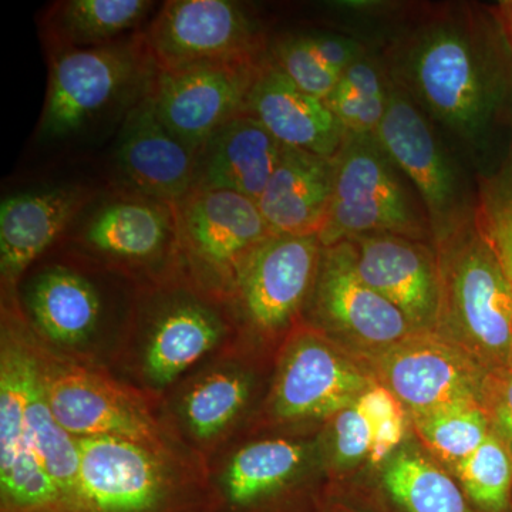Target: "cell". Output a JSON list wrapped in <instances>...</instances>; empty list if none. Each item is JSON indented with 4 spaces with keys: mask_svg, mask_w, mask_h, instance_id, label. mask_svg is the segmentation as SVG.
I'll return each instance as SVG.
<instances>
[{
    "mask_svg": "<svg viewBox=\"0 0 512 512\" xmlns=\"http://www.w3.org/2000/svg\"><path fill=\"white\" fill-rule=\"evenodd\" d=\"M306 36L320 59L340 76L367 53L365 45L352 37L335 33H311Z\"/></svg>",
    "mask_w": 512,
    "mask_h": 512,
    "instance_id": "cell-37",
    "label": "cell"
},
{
    "mask_svg": "<svg viewBox=\"0 0 512 512\" xmlns=\"http://www.w3.org/2000/svg\"><path fill=\"white\" fill-rule=\"evenodd\" d=\"M332 456L339 467H348L369 458L373 430L357 403L332 417Z\"/></svg>",
    "mask_w": 512,
    "mask_h": 512,
    "instance_id": "cell-35",
    "label": "cell"
},
{
    "mask_svg": "<svg viewBox=\"0 0 512 512\" xmlns=\"http://www.w3.org/2000/svg\"><path fill=\"white\" fill-rule=\"evenodd\" d=\"M247 114L285 147L335 158L348 131L325 101L303 92L272 60L261 64L249 90Z\"/></svg>",
    "mask_w": 512,
    "mask_h": 512,
    "instance_id": "cell-24",
    "label": "cell"
},
{
    "mask_svg": "<svg viewBox=\"0 0 512 512\" xmlns=\"http://www.w3.org/2000/svg\"><path fill=\"white\" fill-rule=\"evenodd\" d=\"M143 33L160 72L262 62L271 52L259 19L234 0H168Z\"/></svg>",
    "mask_w": 512,
    "mask_h": 512,
    "instance_id": "cell-15",
    "label": "cell"
},
{
    "mask_svg": "<svg viewBox=\"0 0 512 512\" xmlns=\"http://www.w3.org/2000/svg\"><path fill=\"white\" fill-rule=\"evenodd\" d=\"M265 60L158 70L148 99L161 123L197 153L218 128L247 113L249 90Z\"/></svg>",
    "mask_w": 512,
    "mask_h": 512,
    "instance_id": "cell-20",
    "label": "cell"
},
{
    "mask_svg": "<svg viewBox=\"0 0 512 512\" xmlns=\"http://www.w3.org/2000/svg\"><path fill=\"white\" fill-rule=\"evenodd\" d=\"M138 288L127 276L55 247L23 276L16 303L45 348L110 370Z\"/></svg>",
    "mask_w": 512,
    "mask_h": 512,
    "instance_id": "cell-3",
    "label": "cell"
},
{
    "mask_svg": "<svg viewBox=\"0 0 512 512\" xmlns=\"http://www.w3.org/2000/svg\"><path fill=\"white\" fill-rule=\"evenodd\" d=\"M241 338L231 299L202 288L183 268L138 288L110 372L161 403L184 377Z\"/></svg>",
    "mask_w": 512,
    "mask_h": 512,
    "instance_id": "cell-2",
    "label": "cell"
},
{
    "mask_svg": "<svg viewBox=\"0 0 512 512\" xmlns=\"http://www.w3.org/2000/svg\"><path fill=\"white\" fill-rule=\"evenodd\" d=\"M376 137L419 194L434 245L474 214L477 190L468 188L429 117L392 82Z\"/></svg>",
    "mask_w": 512,
    "mask_h": 512,
    "instance_id": "cell-16",
    "label": "cell"
},
{
    "mask_svg": "<svg viewBox=\"0 0 512 512\" xmlns=\"http://www.w3.org/2000/svg\"><path fill=\"white\" fill-rule=\"evenodd\" d=\"M315 454L293 434L245 433L207 463L212 512H301Z\"/></svg>",
    "mask_w": 512,
    "mask_h": 512,
    "instance_id": "cell-14",
    "label": "cell"
},
{
    "mask_svg": "<svg viewBox=\"0 0 512 512\" xmlns=\"http://www.w3.org/2000/svg\"><path fill=\"white\" fill-rule=\"evenodd\" d=\"M35 345L47 404L57 423L74 437L185 448L161 419V403L110 370L56 355L36 338Z\"/></svg>",
    "mask_w": 512,
    "mask_h": 512,
    "instance_id": "cell-9",
    "label": "cell"
},
{
    "mask_svg": "<svg viewBox=\"0 0 512 512\" xmlns=\"http://www.w3.org/2000/svg\"><path fill=\"white\" fill-rule=\"evenodd\" d=\"M322 252L318 235L271 234L249 254L231 299L244 338L281 348L303 322Z\"/></svg>",
    "mask_w": 512,
    "mask_h": 512,
    "instance_id": "cell-13",
    "label": "cell"
},
{
    "mask_svg": "<svg viewBox=\"0 0 512 512\" xmlns=\"http://www.w3.org/2000/svg\"><path fill=\"white\" fill-rule=\"evenodd\" d=\"M35 336L16 299L0 303V512H57L55 488L37 457L29 399Z\"/></svg>",
    "mask_w": 512,
    "mask_h": 512,
    "instance_id": "cell-12",
    "label": "cell"
},
{
    "mask_svg": "<svg viewBox=\"0 0 512 512\" xmlns=\"http://www.w3.org/2000/svg\"><path fill=\"white\" fill-rule=\"evenodd\" d=\"M382 63L431 123L481 156L512 136V49L493 5L419 6L400 19Z\"/></svg>",
    "mask_w": 512,
    "mask_h": 512,
    "instance_id": "cell-1",
    "label": "cell"
},
{
    "mask_svg": "<svg viewBox=\"0 0 512 512\" xmlns=\"http://www.w3.org/2000/svg\"><path fill=\"white\" fill-rule=\"evenodd\" d=\"M375 383L373 373L338 339L302 322L275 353L268 393L248 431L295 429L332 419Z\"/></svg>",
    "mask_w": 512,
    "mask_h": 512,
    "instance_id": "cell-11",
    "label": "cell"
},
{
    "mask_svg": "<svg viewBox=\"0 0 512 512\" xmlns=\"http://www.w3.org/2000/svg\"><path fill=\"white\" fill-rule=\"evenodd\" d=\"M439 308L434 332L470 353L488 373L512 367V293L476 211L436 242Z\"/></svg>",
    "mask_w": 512,
    "mask_h": 512,
    "instance_id": "cell-4",
    "label": "cell"
},
{
    "mask_svg": "<svg viewBox=\"0 0 512 512\" xmlns=\"http://www.w3.org/2000/svg\"><path fill=\"white\" fill-rule=\"evenodd\" d=\"M284 150L259 121L241 114L198 148L192 190H227L258 202Z\"/></svg>",
    "mask_w": 512,
    "mask_h": 512,
    "instance_id": "cell-25",
    "label": "cell"
},
{
    "mask_svg": "<svg viewBox=\"0 0 512 512\" xmlns=\"http://www.w3.org/2000/svg\"><path fill=\"white\" fill-rule=\"evenodd\" d=\"M303 322L332 338L353 340L376 353L412 335V323L357 274L350 241L323 247L318 278Z\"/></svg>",
    "mask_w": 512,
    "mask_h": 512,
    "instance_id": "cell-19",
    "label": "cell"
},
{
    "mask_svg": "<svg viewBox=\"0 0 512 512\" xmlns=\"http://www.w3.org/2000/svg\"><path fill=\"white\" fill-rule=\"evenodd\" d=\"M356 403L372 426L373 447L369 461L377 466L392 456L402 444L406 434L407 412L396 396L377 382Z\"/></svg>",
    "mask_w": 512,
    "mask_h": 512,
    "instance_id": "cell-33",
    "label": "cell"
},
{
    "mask_svg": "<svg viewBox=\"0 0 512 512\" xmlns=\"http://www.w3.org/2000/svg\"><path fill=\"white\" fill-rule=\"evenodd\" d=\"M464 494L483 512H504L512 490V450L494 433L456 468Z\"/></svg>",
    "mask_w": 512,
    "mask_h": 512,
    "instance_id": "cell-30",
    "label": "cell"
},
{
    "mask_svg": "<svg viewBox=\"0 0 512 512\" xmlns=\"http://www.w3.org/2000/svg\"><path fill=\"white\" fill-rule=\"evenodd\" d=\"M357 274L393 303L414 330H434L439 308V266L430 242L394 234L348 239Z\"/></svg>",
    "mask_w": 512,
    "mask_h": 512,
    "instance_id": "cell-22",
    "label": "cell"
},
{
    "mask_svg": "<svg viewBox=\"0 0 512 512\" xmlns=\"http://www.w3.org/2000/svg\"><path fill=\"white\" fill-rule=\"evenodd\" d=\"M370 234H394L434 245L429 217L409 178L376 134H349L335 157V184L323 247Z\"/></svg>",
    "mask_w": 512,
    "mask_h": 512,
    "instance_id": "cell-8",
    "label": "cell"
},
{
    "mask_svg": "<svg viewBox=\"0 0 512 512\" xmlns=\"http://www.w3.org/2000/svg\"><path fill=\"white\" fill-rule=\"evenodd\" d=\"M77 512H212L207 463L185 448L79 439Z\"/></svg>",
    "mask_w": 512,
    "mask_h": 512,
    "instance_id": "cell-5",
    "label": "cell"
},
{
    "mask_svg": "<svg viewBox=\"0 0 512 512\" xmlns=\"http://www.w3.org/2000/svg\"><path fill=\"white\" fill-rule=\"evenodd\" d=\"M412 421L431 453L453 468L473 454L491 433L481 403L450 404L413 416Z\"/></svg>",
    "mask_w": 512,
    "mask_h": 512,
    "instance_id": "cell-29",
    "label": "cell"
},
{
    "mask_svg": "<svg viewBox=\"0 0 512 512\" xmlns=\"http://www.w3.org/2000/svg\"><path fill=\"white\" fill-rule=\"evenodd\" d=\"M271 57L299 89L316 99L325 100L339 83L340 74L320 59L306 35L279 39Z\"/></svg>",
    "mask_w": 512,
    "mask_h": 512,
    "instance_id": "cell-32",
    "label": "cell"
},
{
    "mask_svg": "<svg viewBox=\"0 0 512 512\" xmlns=\"http://www.w3.org/2000/svg\"><path fill=\"white\" fill-rule=\"evenodd\" d=\"M481 406L491 433L512 450V376L505 372L488 373Z\"/></svg>",
    "mask_w": 512,
    "mask_h": 512,
    "instance_id": "cell-36",
    "label": "cell"
},
{
    "mask_svg": "<svg viewBox=\"0 0 512 512\" xmlns=\"http://www.w3.org/2000/svg\"><path fill=\"white\" fill-rule=\"evenodd\" d=\"M373 376L410 416L483 400L488 372L470 353L434 330H416L375 353Z\"/></svg>",
    "mask_w": 512,
    "mask_h": 512,
    "instance_id": "cell-18",
    "label": "cell"
},
{
    "mask_svg": "<svg viewBox=\"0 0 512 512\" xmlns=\"http://www.w3.org/2000/svg\"><path fill=\"white\" fill-rule=\"evenodd\" d=\"M493 8L498 19H500L501 25H503L505 35H507L508 43H510L512 49V0H500V2L493 5Z\"/></svg>",
    "mask_w": 512,
    "mask_h": 512,
    "instance_id": "cell-38",
    "label": "cell"
},
{
    "mask_svg": "<svg viewBox=\"0 0 512 512\" xmlns=\"http://www.w3.org/2000/svg\"><path fill=\"white\" fill-rule=\"evenodd\" d=\"M175 210L185 274L232 299L239 269L271 235L258 204L237 192L194 188Z\"/></svg>",
    "mask_w": 512,
    "mask_h": 512,
    "instance_id": "cell-17",
    "label": "cell"
},
{
    "mask_svg": "<svg viewBox=\"0 0 512 512\" xmlns=\"http://www.w3.org/2000/svg\"><path fill=\"white\" fill-rule=\"evenodd\" d=\"M195 156L161 123L147 96L121 123L114 148L116 185L175 204L194 187Z\"/></svg>",
    "mask_w": 512,
    "mask_h": 512,
    "instance_id": "cell-23",
    "label": "cell"
},
{
    "mask_svg": "<svg viewBox=\"0 0 512 512\" xmlns=\"http://www.w3.org/2000/svg\"><path fill=\"white\" fill-rule=\"evenodd\" d=\"M96 190L80 184L16 192L0 205V299H15L26 272L59 245Z\"/></svg>",
    "mask_w": 512,
    "mask_h": 512,
    "instance_id": "cell-21",
    "label": "cell"
},
{
    "mask_svg": "<svg viewBox=\"0 0 512 512\" xmlns=\"http://www.w3.org/2000/svg\"><path fill=\"white\" fill-rule=\"evenodd\" d=\"M323 101L349 134H376L387 107V99L365 96L342 80Z\"/></svg>",
    "mask_w": 512,
    "mask_h": 512,
    "instance_id": "cell-34",
    "label": "cell"
},
{
    "mask_svg": "<svg viewBox=\"0 0 512 512\" xmlns=\"http://www.w3.org/2000/svg\"><path fill=\"white\" fill-rule=\"evenodd\" d=\"M382 485L402 512H471L461 485L417 451L397 453L384 466Z\"/></svg>",
    "mask_w": 512,
    "mask_h": 512,
    "instance_id": "cell-28",
    "label": "cell"
},
{
    "mask_svg": "<svg viewBox=\"0 0 512 512\" xmlns=\"http://www.w3.org/2000/svg\"><path fill=\"white\" fill-rule=\"evenodd\" d=\"M158 67L143 30L103 47L49 52V83L37 134L62 141L101 121L126 119L156 82Z\"/></svg>",
    "mask_w": 512,
    "mask_h": 512,
    "instance_id": "cell-6",
    "label": "cell"
},
{
    "mask_svg": "<svg viewBox=\"0 0 512 512\" xmlns=\"http://www.w3.org/2000/svg\"><path fill=\"white\" fill-rule=\"evenodd\" d=\"M335 184V158L285 147L259 198L258 208L276 235H318L328 218Z\"/></svg>",
    "mask_w": 512,
    "mask_h": 512,
    "instance_id": "cell-26",
    "label": "cell"
},
{
    "mask_svg": "<svg viewBox=\"0 0 512 512\" xmlns=\"http://www.w3.org/2000/svg\"><path fill=\"white\" fill-rule=\"evenodd\" d=\"M151 0H60L42 18L47 52L113 45L144 30Z\"/></svg>",
    "mask_w": 512,
    "mask_h": 512,
    "instance_id": "cell-27",
    "label": "cell"
},
{
    "mask_svg": "<svg viewBox=\"0 0 512 512\" xmlns=\"http://www.w3.org/2000/svg\"><path fill=\"white\" fill-rule=\"evenodd\" d=\"M57 247L138 286L183 269L175 204L117 185L94 192Z\"/></svg>",
    "mask_w": 512,
    "mask_h": 512,
    "instance_id": "cell-7",
    "label": "cell"
},
{
    "mask_svg": "<svg viewBox=\"0 0 512 512\" xmlns=\"http://www.w3.org/2000/svg\"><path fill=\"white\" fill-rule=\"evenodd\" d=\"M476 218L493 247L512 293V138L493 173L478 177ZM508 375L512 376V367Z\"/></svg>",
    "mask_w": 512,
    "mask_h": 512,
    "instance_id": "cell-31",
    "label": "cell"
},
{
    "mask_svg": "<svg viewBox=\"0 0 512 512\" xmlns=\"http://www.w3.org/2000/svg\"><path fill=\"white\" fill-rule=\"evenodd\" d=\"M258 345L244 338L184 377L161 400V419L175 439L208 463L244 436L262 407Z\"/></svg>",
    "mask_w": 512,
    "mask_h": 512,
    "instance_id": "cell-10",
    "label": "cell"
}]
</instances>
